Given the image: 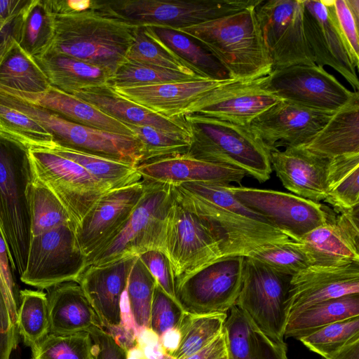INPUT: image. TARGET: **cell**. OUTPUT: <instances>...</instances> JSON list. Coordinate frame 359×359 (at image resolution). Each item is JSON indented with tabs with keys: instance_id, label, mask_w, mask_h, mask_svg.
<instances>
[{
	"instance_id": "24",
	"label": "cell",
	"mask_w": 359,
	"mask_h": 359,
	"mask_svg": "<svg viewBox=\"0 0 359 359\" xmlns=\"http://www.w3.org/2000/svg\"><path fill=\"white\" fill-rule=\"evenodd\" d=\"M270 161L283 185L293 194L316 203L325 200L330 159L298 147L271 150Z\"/></svg>"
},
{
	"instance_id": "20",
	"label": "cell",
	"mask_w": 359,
	"mask_h": 359,
	"mask_svg": "<svg viewBox=\"0 0 359 359\" xmlns=\"http://www.w3.org/2000/svg\"><path fill=\"white\" fill-rule=\"evenodd\" d=\"M306 38L314 63L329 66L358 92L356 68L330 8L323 0H302Z\"/></svg>"
},
{
	"instance_id": "50",
	"label": "cell",
	"mask_w": 359,
	"mask_h": 359,
	"mask_svg": "<svg viewBox=\"0 0 359 359\" xmlns=\"http://www.w3.org/2000/svg\"><path fill=\"white\" fill-rule=\"evenodd\" d=\"M226 185L215 183L188 182L174 186H177L219 208L270 224L263 216L243 205L228 190Z\"/></svg>"
},
{
	"instance_id": "38",
	"label": "cell",
	"mask_w": 359,
	"mask_h": 359,
	"mask_svg": "<svg viewBox=\"0 0 359 359\" xmlns=\"http://www.w3.org/2000/svg\"><path fill=\"white\" fill-rule=\"evenodd\" d=\"M48 150L78 163L95 179L111 189L142 180L137 171L136 167L128 163L104 158L57 144Z\"/></svg>"
},
{
	"instance_id": "25",
	"label": "cell",
	"mask_w": 359,
	"mask_h": 359,
	"mask_svg": "<svg viewBox=\"0 0 359 359\" xmlns=\"http://www.w3.org/2000/svg\"><path fill=\"white\" fill-rule=\"evenodd\" d=\"M135 257L101 266L88 265L78 283L102 323H121V302Z\"/></svg>"
},
{
	"instance_id": "59",
	"label": "cell",
	"mask_w": 359,
	"mask_h": 359,
	"mask_svg": "<svg viewBox=\"0 0 359 359\" xmlns=\"http://www.w3.org/2000/svg\"><path fill=\"white\" fill-rule=\"evenodd\" d=\"M323 359H359V340L344 347L333 355Z\"/></svg>"
},
{
	"instance_id": "2",
	"label": "cell",
	"mask_w": 359,
	"mask_h": 359,
	"mask_svg": "<svg viewBox=\"0 0 359 359\" xmlns=\"http://www.w3.org/2000/svg\"><path fill=\"white\" fill-rule=\"evenodd\" d=\"M256 7L175 31L208 50L229 72L231 79L244 81L262 78L272 72L273 65Z\"/></svg>"
},
{
	"instance_id": "60",
	"label": "cell",
	"mask_w": 359,
	"mask_h": 359,
	"mask_svg": "<svg viewBox=\"0 0 359 359\" xmlns=\"http://www.w3.org/2000/svg\"><path fill=\"white\" fill-rule=\"evenodd\" d=\"M348 7L355 21L359 26V1L358 0H346Z\"/></svg>"
},
{
	"instance_id": "18",
	"label": "cell",
	"mask_w": 359,
	"mask_h": 359,
	"mask_svg": "<svg viewBox=\"0 0 359 359\" xmlns=\"http://www.w3.org/2000/svg\"><path fill=\"white\" fill-rule=\"evenodd\" d=\"M332 114L279 100L255 117L249 127L269 151L304 147Z\"/></svg>"
},
{
	"instance_id": "19",
	"label": "cell",
	"mask_w": 359,
	"mask_h": 359,
	"mask_svg": "<svg viewBox=\"0 0 359 359\" xmlns=\"http://www.w3.org/2000/svg\"><path fill=\"white\" fill-rule=\"evenodd\" d=\"M262 83L263 77L231 81L205 94L185 115L198 114L249 127L255 117L280 100Z\"/></svg>"
},
{
	"instance_id": "62",
	"label": "cell",
	"mask_w": 359,
	"mask_h": 359,
	"mask_svg": "<svg viewBox=\"0 0 359 359\" xmlns=\"http://www.w3.org/2000/svg\"><path fill=\"white\" fill-rule=\"evenodd\" d=\"M217 359H228L227 358V353H226V351L220 356Z\"/></svg>"
},
{
	"instance_id": "26",
	"label": "cell",
	"mask_w": 359,
	"mask_h": 359,
	"mask_svg": "<svg viewBox=\"0 0 359 359\" xmlns=\"http://www.w3.org/2000/svg\"><path fill=\"white\" fill-rule=\"evenodd\" d=\"M136 170L144 181L177 185L188 182L241 184L246 175L241 170L198 160L187 154L140 163Z\"/></svg>"
},
{
	"instance_id": "7",
	"label": "cell",
	"mask_w": 359,
	"mask_h": 359,
	"mask_svg": "<svg viewBox=\"0 0 359 359\" xmlns=\"http://www.w3.org/2000/svg\"><path fill=\"white\" fill-rule=\"evenodd\" d=\"M291 278L252 257H244L242 285L235 306L279 344L285 343Z\"/></svg>"
},
{
	"instance_id": "33",
	"label": "cell",
	"mask_w": 359,
	"mask_h": 359,
	"mask_svg": "<svg viewBox=\"0 0 359 359\" xmlns=\"http://www.w3.org/2000/svg\"><path fill=\"white\" fill-rule=\"evenodd\" d=\"M0 86L35 93L50 86L35 59L10 34L0 41Z\"/></svg>"
},
{
	"instance_id": "58",
	"label": "cell",
	"mask_w": 359,
	"mask_h": 359,
	"mask_svg": "<svg viewBox=\"0 0 359 359\" xmlns=\"http://www.w3.org/2000/svg\"><path fill=\"white\" fill-rule=\"evenodd\" d=\"M180 339L178 328L171 329L163 333L161 337V344L164 351L172 355L177 348Z\"/></svg>"
},
{
	"instance_id": "9",
	"label": "cell",
	"mask_w": 359,
	"mask_h": 359,
	"mask_svg": "<svg viewBox=\"0 0 359 359\" xmlns=\"http://www.w3.org/2000/svg\"><path fill=\"white\" fill-rule=\"evenodd\" d=\"M76 226L67 223L32 236L20 280L41 290L78 282L87 266L76 240Z\"/></svg>"
},
{
	"instance_id": "45",
	"label": "cell",
	"mask_w": 359,
	"mask_h": 359,
	"mask_svg": "<svg viewBox=\"0 0 359 359\" xmlns=\"http://www.w3.org/2000/svg\"><path fill=\"white\" fill-rule=\"evenodd\" d=\"M156 284L154 277L137 257L128 276L126 292L137 332L149 326L151 305Z\"/></svg>"
},
{
	"instance_id": "29",
	"label": "cell",
	"mask_w": 359,
	"mask_h": 359,
	"mask_svg": "<svg viewBox=\"0 0 359 359\" xmlns=\"http://www.w3.org/2000/svg\"><path fill=\"white\" fill-rule=\"evenodd\" d=\"M50 333L59 335L88 332L102 323L79 284L67 282L48 290Z\"/></svg>"
},
{
	"instance_id": "41",
	"label": "cell",
	"mask_w": 359,
	"mask_h": 359,
	"mask_svg": "<svg viewBox=\"0 0 359 359\" xmlns=\"http://www.w3.org/2000/svg\"><path fill=\"white\" fill-rule=\"evenodd\" d=\"M127 60L180 72L196 79H205L165 46L147 26L139 27Z\"/></svg>"
},
{
	"instance_id": "28",
	"label": "cell",
	"mask_w": 359,
	"mask_h": 359,
	"mask_svg": "<svg viewBox=\"0 0 359 359\" xmlns=\"http://www.w3.org/2000/svg\"><path fill=\"white\" fill-rule=\"evenodd\" d=\"M124 123L143 125L191 137L184 116L167 118L116 94L108 85L86 88L72 95Z\"/></svg>"
},
{
	"instance_id": "55",
	"label": "cell",
	"mask_w": 359,
	"mask_h": 359,
	"mask_svg": "<svg viewBox=\"0 0 359 359\" xmlns=\"http://www.w3.org/2000/svg\"><path fill=\"white\" fill-rule=\"evenodd\" d=\"M18 336L16 323L0 288V359H11V353L18 346Z\"/></svg>"
},
{
	"instance_id": "35",
	"label": "cell",
	"mask_w": 359,
	"mask_h": 359,
	"mask_svg": "<svg viewBox=\"0 0 359 359\" xmlns=\"http://www.w3.org/2000/svg\"><path fill=\"white\" fill-rule=\"evenodd\" d=\"M10 35L33 57L47 52L54 36V22L43 0H29L12 23Z\"/></svg>"
},
{
	"instance_id": "17",
	"label": "cell",
	"mask_w": 359,
	"mask_h": 359,
	"mask_svg": "<svg viewBox=\"0 0 359 359\" xmlns=\"http://www.w3.org/2000/svg\"><path fill=\"white\" fill-rule=\"evenodd\" d=\"M145 189L143 180L104 194L76 227L78 247L88 260L125 225Z\"/></svg>"
},
{
	"instance_id": "6",
	"label": "cell",
	"mask_w": 359,
	"mask_h": 359,
	"mask_svg": "<svg viewBox=\"0 0 359 359\" xmlns=\"http://www.w3.org/2000/svg\"><path fill=\"white\" fill-rule=\"evenodd\" d=\"M145 189L122 229L87 260L101 266L159 250L168 210L174 203L170 184L144 181Z\"/></svg>"
},
{
	"instance_id": "16",
	"label": "cell",
	"mask_w": 359,
	"mask_h": 359,
	"mask_svg": "<svg viewBox=\"0 0 359 359\" xmlns=\"http://www.w3.org/2000/svg\"><path fill=\"white\" fill-rule=\"evenodd\" d=\"M255 11L273 69L315 65L304 29L302 0L263 1Z\"/></svg>"
},
{
	"instance_id": "39",
	"label": "cell",
	"mask_w": 359,
	"mask_h": 359,
	"mask_svg": "<svg viewBox=\"0 0 359 359\" xmlns=\"http://www.w3.org/2000/svg\"><path fill=\"white\" fill-rule=\"evenodd\" d=\"M226 318V313L194 314L186 311L178 327L180 343L171 356L184 359L204 348L223 332Z\"/></svg>"
},
{
	"instance_id": "14",
	"label": "cell",
	"mask_w": 359,
	"mask_h": 359,
	"mask_svg": "<svg viewBox=\"0 0 359 359\" xmlns=\"http://www.w3.org/2000/svg\"><path fill=\"white\" fill-rule=\"evenodd\" d=\"M263 87L278 98L308 108L334 113L359 95L342 85L323 67L296 65L273 69Z\"/></svg>"
},
{
	"instance_id": "54",
	"label": "cell",
	"mask_w": 359,
	"mask_h": 359,
	"mask_svg": "<svg viewBox=\"0 0 359 359\" xmlns=\"http://www.w3.org/2000/svg\"><path fill=\"white\" fill-rule=\"evenodd\" d=\"M11 269L7 248L0 231V288L12 318L16 323L18 297Z\"/></svg>"
},
{
	"instance_id": "11",
	"label": "cell",
	"mask_w": 359,
	"mask_h": 359,
	"mask_svg": "<svg viewBox=\"0 0 359 359\" xmlns=\"http://www.w3.org/2000/svg\"><path fill=\"white\" fill-rule=\"evenodd\" d=\"M175 201L211 227L221 243L224 257L248 256L262 248L290 239L273 226L235 214L171 185Z\"/></svg>"
},
{
	"instance_id": "40",
	"label": "cell",
	"mask_w": 359,
	"mask_h": 359,
	"mask_svg": "<svg viewBox=\"0 0 359 359\" xmlns=\"http://www.w3.org/2000/svg\"><path fill=\"white\" fill-rule=\"evenodd\" d=\"M16 325L24 344L31 348L50 333L47 294L25 289L19 292Z\"/></svg>"
},
{
	"instance_id": "46",
	"label": "cell",
	"mask_w": 359,
	"mask_h": 359,
	"mask_svg": "<svg viewBox=\"0 0 359 359\" xmlns=\"http://www.w3.org/2000/svg\"><path fill=\"white\" fill-rule=\"evenodd\" d=\"M191 79H203L127 60L111 76L108 86L111 88L133 87Z\"/></svg>"
},
{
	"instance_id": "34",
	"label": "cell",
	"mask_w": 359,
	"mask_h": 359,
	"mask_svg": "<svg viewBox=\"0 0 359 359\" xmlns=\"http://www.w3.org/2000/svg\"><path fill=\"white\" fill-rule=\"evenodd\" d=\"M359 316V294L314 304L290 318L284 337L297 339L329 324Z\"/></svg>"
},
{
	"instance_id": "56",
	"label": "cell",
	"mask_w": 359,
	"mask_h": 359,
	"mask_svg": "<svg viewBox=\"0 0 359 359\" xmlns=\"http://www.w3.org/2000/svg\"><path fill=\"white\" fill-rule=\"evenodd\" d=\"M29 0H0V33L11 25Z\"/></svg>"
},
{
	"instance_id": "22",
	"label": "cell",
	"mask_w": 359,
	"mask_h": 359,
	"mask_svg": "<svg viewBox=\"0 0 359 359\" xmlns=\"http://www.w3.org/2000/svg\"><path fill=\"white\" fill-rule=\"evenodd\" d=\"M359 294V263L311 265L292 276L287 299V320L314 304Z\"/></svg>"
},
{
	"instance_id": "57",
	"label": "cell",
	"mask_w": 359,
	"mask_h": 359,
	"mask_svg": "<svg viewBox=\"0 0 359 359\" xmlns=\"http://www.w3.org/2000/svg\"><path fill=\"white\" fill-rule=\"evenodd\" d=\"M226 350V339L223 330L215 339L204 348L184 359H217Z\"/></svg>"
},
{
	"instance_id": "27",
	"label": "cell",
	"mask_w": 359,
	"mask_h": 359,
	"mask_svg": "<svg viewBox=\"0 0 359 359\" xmlns=\"http://www.w3.org/2000/svg\"><path fill=\"white\" fill-rule=\"evenodd\" d=\"M0 90L27 103L39 107L76 123L135 137L124 123L104 114L90 104L50 86L41 93H27L0 86Z\"/></svg>"
},
{
	"instance_id": "13",
	"label": "cell",
	"mask_w": 359,
	"mask_h": 359,
	"mask_svg": "<svg viewBox=\"0 0 359 359\" xmlns=\"http://www.w3.org/2000/svg\"><path fill=\"white\" fill-rule=\"evenodd\" d=\"M244 257H220L177 281L176 297L184 311L194 314L230 311L241 289Z\"/></svg>"
},
{
	"instance_id": "44",
	"label": "cell",
	"mask_w": 359,
	"mask_h": 359,
	"mask_svg": "<svg viewBox=\"0 0 359 359\" xmlns=\"http://www.w3.org/2000/svg\"><path fill=\"white\" fill-rule=\"evenodd\" d=\"M359 340V316L339 320L300 338L311 351L326 358Z\"/></svg>"
},
{
	"instance_id": "31",
	"label": "cell",
	"mask_w": 359,
	"mask_h": 359,
	"mask_svg": "<svg viewBox=\"0 0 359 359\" xmlns=\"http://www.w3.org/2000/svg\"><path fill=\"white\" fill-rule=\"evenodd\" d=\"M303 147L328 159L359 154V95L334 112Z\"/></svg>"
},
{
	"instance_id": "5",
	"label": "cell",
	"mask_w": 359,
	"mask_h": 359,
	"mask_svg": "<svg viewBox=\"0 0 359 359\" xmlns=\"http://www.w3.org/2000/svg\"><path fill=\"white\" fill-rule=\"evenodd\" d=\"M262 2L263 0H95L94 5L110 17L135 25L175 30L257 6Z\"/></svg>"
},
{
	"instance_id": "47",
	"label": "cell",
	"mask_w": 359,
	"mask_h": 359,
	"mask_svg": "<svg viewBox=\"0 0 359 359\" xmlns=\"http://www.w3.org/2000/svg\"><path fill=\"white\" fill-rule=\"evenodd\" d=\"M31 349V359H93L92 339L86 332L48 334Z\"/></svg>"
},
{
	"instance_id": "10",
	"label": "cell",
	"mask_w": 359,
	"mask_h": 359,
	"mask_svg": "<svg viewBox=\"0 0 359 359\" xmlns=\"http://www.w3.org/2000/svg\"><path fill=\"white\" fill-rule=\"evenodd\" d=\"M160 250L177 281L224 257L221 243L202 218L175 201L170 208Z\"/></svg>"
},
{
	"instance_id": "32",
	"label": "cell",
	"mask_w": 359,
	"mask_h": 359,
	"mask_svg": "<svg viewBox=\"0 0 359 359\" xmlns=\"http://www.w3.org/2000/svg\"><path fill=\"white\" fill-rule=\"evenodd\" d=\"M50 86L67 94L108 85L109 71L83 60L57 53L34 57Z\"/></svg>"
},
{
	"instance_id": "61",
	"label": "cell",
	"mask_w": 359,
	"mask_h": 359,
	"mask_svg": "<svg viewBox=\"0 0 359 359\" xmlns=\"http://www.w3.org/2000/svg\"><path fill=\"white\" fill-rule=\"evenodd\" d=\"M126 359H144L140 348L135 345L126 352Z\"/></svg>"
},
{
	"instance_id": "3",
	"label": "cell",
	"mask_w": 359,
	"mask_h": 359,
	"mask_svg": "<svg viewBox=\"0 0 359 359\" xmlns=\"http://www.w3.org/2000/svg\"><path fill=\"white\" fill-rule=\"evenodd\" d=\"M34 177L29 147L0 131V231L11 267L20 276L26 267L31 237Z\"/></svg>"
},
{
	"instance_id": "1",
	"label": "cell",
	"mask_w": 359,
	"mask_h": 359,
	"mask_svg": "<svg viewBox=\"0 0 359 359\" xmlns=\"http://www.w3.org/2000/svg\"><path fill=\"white\" fill-rule=\"evenodd\" d=\"M53 15L54 36L46 53L66 55L112 74L127 60L140 27L103 13L94 1L86 10Z\"/></svg>"
},
{
	"instance_id": "37",
	"label": "cell",
	"mask_w": 359,
	"mask_h": 359,
	"mask_svg": "<svg viewBox=\"0 0 359 359\" xmlns=\"http://www.w3.org/2000/svg\"><path fill=\"white\" fill-rule=\"evenodd\" d=\"M147 27L165 46L189 64L203 77L219 81L231 79L229 72L222 64L193 39L170 28Z\"/></svg>"
},
{
	"instance_id": "42",
	"label": "cell",
	"mask_w": 359,
	"mask_h": 359,
	"mask_svg": "<svg viewBox=\"0 0 359 359\" xmlns=\"http://www.w3.org/2000/svg\"><path fill=\"white\" fill-rule=\"evenodd\" d=\"M126 124L142 144L140 163L186 154L191 144V137L162 130L154 127Z\"/></svg>"
},
{
	"instance_id": "4",
	"label": "cell",
	"mask_w": 359,
	"mask_h": 359,
	"mask_svg": "<svg viewBox=\"0 0 359 359\" xmlns=\"http://www.w3.org/2000/svg\"><path fill=\"white\" fill-rule=\"evenodd\" d=\"M184 117L191 133L187 155L241 170L260 183L270 178V151L250 127L198 114Z\"/></svg>"
},
{
	"instance_id": "23",
	"label": "cell",
	"mask_w": 359,
	"mask_h": 359,
	"mask_svg": "<svg viewBox=\"0 0 359 359\" xmlns=\"http://www.w3.org/2000/svg\"><path fill=\"white\" fill-rule=\"evenodd\" d=\"M234 80L191 79L156 85L111 88L113 90L157 114L184 116L191 105L214 88Z\"/></svg>"
},
{
	"instance_id": "30",
	"label": "cell",
	"mask_w": 359,
	"mask_h": 359,
	"mask_svg": "<svg viewBox=\"0 0 359 359\" xmlns=\"http://www.w3.org/2000/svg\"><path fill=\"white\" fill-rule=\"evenodd\" d=\"M224 332L228 359H288L287 344L269 338L236 306L230 309Z\"/></svg>"
},
{
	"instance_id": "51",
	"label": "cell",
	"mask_w": 359,
	"mask_h": 359,
	"mask_svg": "<svg viewBox=\"0 0 359 359\" xmlns=\"http://www.w3.org/2000/svg\"><path fill=\"white\" fill-rule=\"evenodd\" d=\"M185 312L177 300L170 297L156 284L149 328L161 337L168 330L178 328Z\"/></svg>"
},
{
	"instance_id": "43",
	"label": "cell",
	"mask_w": 359,
	"mask_h": 359,
	"mask_svg": "<svg viewBox=\"0 0 359 359\" xmlns=\"http://www.w3.org/2000/svg\"><path fill=\"white\" fill-rule=\"evenodd\" d=\"M30 211L31 236L64 224L73 223L57 197L36 177L31 188Z\"/></svg>"
},
{
	"instance_id": "53",
	"label": "cell",
	"mask_w": 359,
	"mask_h": 359,
	"mask_svg": "<svg viewBox=\"0 0 359 359\" xmlns=\"http://www.w3.org/2000/svg\"><path fill=\"white\" fill-rule=\"evenodd\" d=\"M137 257L154 277L161 289L170 297L177 300L175 280L165 255L159 250H151L140 254Z\"/></svg>"
},
{
	"instance_id": "49",
	"label": "cell",
	"mask_w": 359,
	"mask_h": 359,
	"mask_svg": "<svg viewBox=\"0 0 359 359\" xmlns=\"http://www.w3.org/2000/svg\"><path fill=\"white\" fill-rule=\"evenodd\" d=\"M248 256L291 276L311 265L305 251L293 240L262 248Z\"/></svg>"
},
{
	"instance_id": "15",
	"label": "cell",
	"mask_w": 359,
	"mask_h": 359,
	"mask_svg": "<svg viewBox=\"0 0 359 359\" xmlns=\"http://www.w3.org/2000/svg\"><path fill=\"white\" fill-rule=\"evenodd\" d=\"M226 188L243 205L294 241L337 215L327 205L293 194L231 184Z\"/></svg>"
},
{
	"instance_id": "36",
	"label": "cell",
	"mask_w": 359,
	"mask_h": 359,
	"mask_svg": "<svg viewBox=\"0 0 359 359\" xmlns=\"http://www.w3.org/2000/svg\"><path fill=\"white\" fill-rule=\"evenodd\" d=\"M323 201L338 213L359 205V154L330 158Z\"/></svg>"
},
{
	"instance_id": "8",
	"label": "cell",
	"mask_w": 359,
	"mask_h": 359,
	"mask_svg": "<svg viewBox=\"0 0 359 359\" xmlns=\"http://www.w3.org/2000/svg\"><path fill=\"white\" fill-rule=\"evenodd\" d=\"M4 104L44 128L55 144L137 166L142 161V144L133 136L104 131L69 121L50 111L7 96Z\"/></svg>"
},
{
	"instance_id": "12",
	"label": "cell",
	"mask_w": 359,
	"mask_h": 359,
	"mask_svg": "<svg viewBox=\"0 0 359 359\" xmlns=\"http://www.w3.org/2000/svg\"><path fill=\"white\" fill-rule=\"evenodd\" d=\"M34 175L57 197L76 229L98 199L111 190L78 163L48 149L29 148Z\"/></svg>"
},
{
	"instance_id": "52",
	"label": "cell",
	"mask_w": 359,
	"mask_h": 359,
	"mask_svg": "<svg viewBox=\"0 0 359 359\" xmlns=\"http://www.w3.org/2000/svg\"><path fill=\"white\" fill-rule=\"evenodd\" d=\"M332 13L355 68L359 66L358 27L346 0H323Z\"/></svg>"
},
{
	"instance_id": "48",
	"label": "cell",
	"mask_w": 359,
	"mask_h": 359,
	"mask_svg": "<svg viewBox=\"0 0 359 359\" xmlns=\"http://www.w3.org/2000/svg\"><path fill=\"white\" fill-rule=\"evenodd\" d=\"M0 131L29 148L50 149L56 144L44 128L19 111L0 103Z\"/></svg>"
},
{
	"instance_id": "21",
	"label": "cell",
	"mask_w": 359,
	"mask_h": 359,
	"mask_svg": "<svg viewBox=\"0 0 359 359\" xmlns=\"http://www.w3.org/2000/svg\"><path fill=\"white\" fill-rule=\"evenodd\" d=\"M359 205L337 213L298 241L311 265L337 266L359 263Z\"/></svg>"
}]
</instances>
